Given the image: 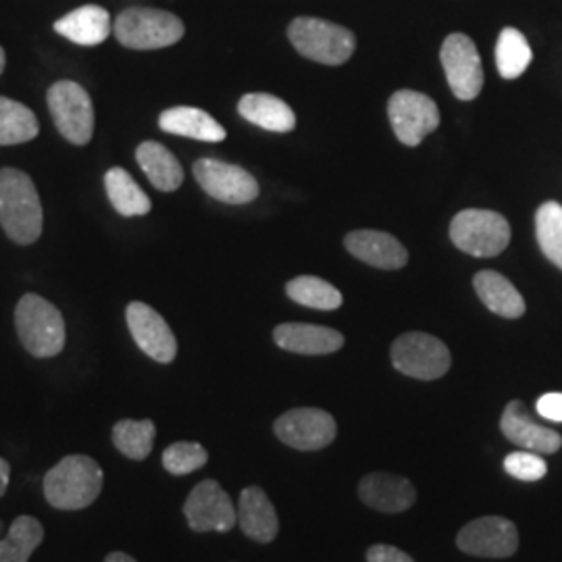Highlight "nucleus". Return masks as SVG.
Instances as JSON below:
<instances>
[{"mask_svg": "<svg viewBox=\"0 0 562 562\" xmlns=\"http://www.w3.org/2000/svg\"><path fill=\"white\" fill-rule=\"evenodd\" d=\"M0 223L15 244H34L41 238V196L32 178L20 169H0Z\"/></svg>", "mask_w": 562, "mask_h": 562, "instance_id": "obj_1", "label": "nucleus"}, {"mask_svg": "<svg viewBox=\"0 0 562 562\" xmlns=\"http://www.w3.org/2000/svg\"><path fill=\"white\" fill-rule=\"evenodd\" d=\"M102 483L99 462L86 454H71L44 475V498L57 510H81L97 503Z\"/></svg>", "mask_w": 562, "mask_h": 562, "instance_id": "obj_2", "label": "nucleus"}, {"mask_svg": "<svg viewBox=\"0 0 562 562\" xmlns=\"http://www.w3.org/2000/svg\"><path fill=\"white\" fill-rule=\"evenodd\" d=\"M15 327L23 348L36 359H50L65 348V322L59 308L38 294H25L15 308Z\"/></svg>", "mask_w": 562, "mask_h": 562, "instance_id": "obj_3", "label": "nucleus"}, {"mask_svg": "<svg viewBox=\"0 0 562 562\" xmlns=\"http://www.w3.org/2000/svg\"><path fill=\"white\" fill-rule=\"evenodd\" d=\"M288 36L302 57L323 65H341L352 57L357 48V38L350 30L317 18L292 21Z\"/></svg>", "mask_w": 562, "mask_h": 562, "instance_id": "obj_4", "label": "nucleus"}, {"mask_svg": "<svg viewBox=\"0 0 562 562\" xmlns=\"http://www.w3.org/2000/svg\"><path fill=\"white\" fill-rule=\"evenodd\" d=\"M450 240L471 257L492 259L506 250L510 225L496 211L467 209L450 223Z\"/></svg>", "mask_w": 562, "mask_h": 562, "instance_id": "obj_5", "label": "nucleus"}, {"mask_svg": "<svg viewBox=\"0 0 562 562\" xmlns=\"http://www.w3.org/2000/svg\"><path fill=\"white\" fill-rule=\"evenodd\" d=\"M186 34L180 18L161 9H127L115 20L117 41L132 50H157L173 46Z\"/></svg>", "mask_w": 562, "mask_h": 562, "instance_id": "obj_6", "label": "nucleus"}, {"mask_svg": "<svg viewBox=\"0 0 562 562\" xmlns=\"http://www.w3.org/2000/svg\"><path fill=\"white\" fill-rule=\"evenodd\" d=\"M392 362L402 375L431 382L448 373L452 357L440 338L423 331H408L392 344Z\"/></svg>", "mask_w": 562, "mask_h": 562, "instance_id": "obj_7", "label": "nucleus"}, {"mask_svg": "<svg viewBox=\"0 0 562 562\" xmlns=\"http://www.w3.org/2000/svg\"><path fill=\"white\" fill-rule=\"evenodd\" d=\"M46 101H48L55 125L65 140L78 146H86L92 140L94 106H92L90 94L81 88L80 83L69 80L53 83L46 94Z\"/></svg>", "mask_w": 562, "mask_h": 562, "instance_id": "obj_8", "label": "nucleus"}, {"mask_svg": "<svg viewBox=\"0 0 562 562\" xmlns=\"http://www.w3.org/2000/svg\"><path fill=\"white\" fill-rule=\"evenodd\" d=\"M387 117L396 138L406 146H419L440 125L438 104L415 90L394 92L387 102Z\"/></svg>", "mask_w": 562, "mask_h": 562, "instance_id": "obj_9", "label": "nucleus"}, {"mask_svg": "<svg viewBox=\"0 0 562 562\" xmlns=\"http://www.w3.org/2000/svg\"><path fill=\"white\" fill-rule=\"evenodd\" d=\"M442 67L452 94L459 101H473L483 88V67L475 42L464 34H450L442 44Z\"/></svg>", "mask_w": 562, "mask_h": 562, "instance_id": "obj_10", "label": "nucleus"}, {"mask_svg": "<svg viewBox=\"0 0 562 562\" xmlns=\"http://www.w3.org/2000/svg\"><path fill=\"white\" fill-rule=\"evenodd\" d=\"M280 442L302 452L323 450L336 440V419L322 408H292L273 425Z\"/></svg>", "mask_w": 562, "mask_h": 562, "instance_id": "obj_11", "label": "nucleus"}, {"mask_svg": "<svg viewBox=\"0 0 562 562\" xmlns=\"http://www.w3.org/2000/svg\"><path fill=\"white\" fill-rule=\"evenodd\" d=\"M183 515L190 529L196 533H225L234 529L238 521V513L232 498L215 480H204L190 492L188 501L183 504Z\"/></svg>", "mask_w": 562, "mask_h": 562, "instance_id": "obj_12", "label": "nucleus"}, {"mask_svg": "<svg viewBox=\"0 0 562 562\" xmlns=\"http://www.w3.org/2000/svg\"><path fill=\"white\" fill-rule=\"evenodd\" d=\"M194 178L211 199L225 204H248L259 196V181L232 162L199 159L194 162Z\"/></svg>", "mask_w": 562, "mask_h": 562, "instance_id": "obj_13", "label": "nucleus"}, {"mask_svg": "<svg viewBox=\"0 0 562 562\" xmlns=\"http://www.w3.org/2000/svg\"><path fill=\"white\" fill-rule=\"evenodd\" d=\"M457 543L471 557L508 559L519 550V529L504 517H482L462 527Z\"/></svg>", "mask_w": 562, "mask_h": 562, "instance_id": "obj_14", "label": "nucleus"}, {"mask_svg": "<svg viewBox=\"0 0 562 562\" xmlns=\"http://www.w3.org/2000/svg\"><path fill=\"white\" fill-rule=\"evenodd\" d=\"M125 319L132 331V338L136 340L138 348L146 357L162 364L176 359L178 340L171 327L153 306L144 302H132L125 311Z\"/></svg>", "mask_w": 562, "mask_h": 562, "instance_id": "obj_15", "label": "nucleus"}, {"mask_svg": "<svg viewBox=\"0 0 562 562\" xmlns=\"http://www.w3.org/2000/svg\"><path fill=\"white\" fill-rule=\"evenodd\" d=\"M501 429L508 442L521 446L522 450L538 454H557L561 450L562 436L559 431L536 422L521 401L506 404Z\"/></svg>", "mask_w": 562, "mask_h": 562, "instance_id": "obj_16", "label": "nucleus"}, {"mask_svg": "<svg viewBox=\"0 0 562 562\" xmlns=\"http://www.w3.org/2000/svg\"><path fill=\"white\" fill-rule=\"evenodd\" d=\"M359 496L369 508L380 513H402L415 504L417 490L401 475L369 473L359 483Z\"/></svg>", "mask_w": 562, "mask_h": 562, "instance_id": "obj_17", "label": "nucleus"}, {"mask_svg": "<svg viewBox=\"0 0 562 562\" xmlns=\"http://www.w3.org/2000/svg\"><path fill=\"white\" fill-rule=\"evenodd\" d=\"M273 340L288 352L308 357L331 355L344 346V336L340 331L311 323H281L273 331Z\"/></svg>", "mask_w": 562, "mask_h": 562, "instance_id": "obj_18", "label": "nucleus"}, {"mask_svg": "<svg viewBox=\"0 0 562 562\" xmlns=\"http://www.w3.org/2000/svg\"><path fill=\"white\" fill-rule=\"evenodd\" d=\"M344 244L352 257L378 269L394 271V269H402L408 262V252L402 246V241L385 232H375V229L352 232L346 236Z\"/></svg>", "mask_w": 562, "mask_h": 562, "instance_id": "obj_19", "label": "nucleus"}, {"mask_svg": "<svg viewBox=\"0 0 562 562\" xmlns=\"http://www.w3.org/2000/svg\"><path fill=\"white\" fill-rule=\"evenodd\" d=\"M238 522L246 538L252 542L269 543L278 538L280 519L276 506L259 485L244 487L238 503Z\"/></svg>", "mask_w": 562, "mask_h": 562, "instance_id": "obj_20", "label": "nucleus"}, {"mask_svg": "<svg viewBox=\"0 0 562 562\" xmlns=\"http://www.w3.org/2000/svg\"><path fill=\"white\" fill-rule=\"evenodd\" d=\"M111 15L99 4L80 7L55 23L57 34L81 46H99L111 36Z\"/></svg>", "mask_w": 562, "mask_h": 562, "instance_id": "obj_21", "label": "nucleus"}, {"mask_svg": "<svg viewBox=\"0 0 562 562\" xmlns=\"http://www.w3.org/2000/svg\"><path fill=\"white\" fill-rule=\"evenodd\" d=\"M162 132L183 136L192 140L223 142L227 132L220 125V121L213 120L209 113L196 106H173L167 109L159 117Z\"/></svg>", "mask_w": 562, "mask_h": 562, "instance_id": "obj_22", "label": "nucleus"}, {"mask_svg": "<svg viewBox=\"0 0 562 562\" xmlns=\"http://www.w3.org/2000/svg\"><path fill=\"white\" fill-rule=\"evenodd\" d=\"M473 285L483 304L504 319H519L525 315L521 292L496 271H480L473 278Z\"/></svg>", "mask_w": 562, "mask_h": 562, "instance_id": "obj_23", "label": "nucleus"}, {"mask_svg": "<svg viewBox=\"0 0 562 562\" xmlns=\"http://www.w3.org/2000/svg\"><path fill=\"white\" fill-rule=\"evenodd\" d=\"M136 161L144 176L161 192H176L183 181V169L176 155L159 142H142L136 150Z\"/></svg>", "mask_w": 562, "mask_h": 562, "instance_id": "obj_24", "label": "nucleus"}, {"mask_svg": "<svg viewBox=\"0 0 562 562\" xmlns=\"http://www.w3.org/2000/svg\"><path fill=\"white\" fill-rule=\"evenodd\" d=\"M238 113L252 125H259L262 130L285 134L296 127V115L285 102L271 97V94H246L238 102Z\"/></svg>", "mask_w": 562, "mask_h": 562, "instance_id": "obj_25", "label": "nucleus"}, {"mask_svg": "<svg viewBox=\"0 0 562 562\" xmlns=\"http://www.w3.org/2000/svg\"><path fill=\"white\" fill-rule=\"evenodd\" d=\"M104 188H106L109 201L123 217H140L150 213L153 202L125 169L121 167L109 169L104 176Z\"/></svg>", "mask_w": 562, "mask_h": 562, "instance_id": "obj_26", "label": "nucleus"}, {"mask_svg": "<svg viewBox=\"0 0 562 562\" xmlns=\"http://www.w3.org/2000/svg\"><path fill=\"white\" fill-rule=\"evenodd\" d=\"M44 540V527L36 517L21 515L0 540V562H27Z\"/></svg>", "mask_w": 562, "mask_h": 562, "instance_id": "obj_27", "label": "nucleus"}, {"mask_svg": "<svg viewBox=\"0 0 562 562\" xmlns=\"http://www.w3.org/2000/svg\"><path fill=\"white\" fill-rule=\"evenodd\" d=\"M38 132L41 125L32 109H27L21 102L0 97V146L34 140Z\"/></svg>", "mask_w": 562, "mask_h": 562, "instance_id": "obj_28", "label": "nucleus"}, {"mask_svg": "<svg viewBox=\"0 0 562 562\" xmlns=\"http://www.w3.org/2000/svg\"><path fill=\"white\" fill-rule=\"evenodd\" d=\"M531 46L519 30L506 27L501 32L496 44V67L504 80L521 78L525 69L531 65Z\"/></svg>", "mask_w": 562, "mask_h": 562, "instance_id": "obj_29", "label": "nucleus"}, {"mask_svg": "<svg viewBox=\"0 0 562 562\" xmlns=\"http://www.w3.org/2000/svg\"><path fill=\"white\" fill-rule=\"evenodd\" d=\"M157 438V427L150 419L144 422H134V419H123L115 423L113 427V443L120 450L123 457L132 461H144L153 452Z\"/></svg>", "mask_w": 562, "mask_h": 562, "instance_id": "obj_30", "label": "nucleus"}, {"mask_svg": "<svg viewBox=\"0 0 562 562\" xmlns=\"http://www.w3.org/2000/svg\"><path fill=\"white\" fill-rule=\"evenodd\" d=\"M288 296L294 302L317 311H336L341 306V294L338 288L313 276H301L296 280L288 281L285 285Z\"/></svg>", "mask_w": 562, "mask_h": 562, "instance_id": "obj_31", "label": "nucleus"}, {"mask_svg": "<svg viewBox=\"0 0 562 562\" xmlns=\"http://www.w3.org/2000/svg\"><path fill=\"white\" fill-rule=\"evenodd\" d=\"M536 238L543 257L562 271V204L543 202L536 213Z\"/></svg>", "mask_w": 562, "mask_h": 562, "instance_id": "obj_32", "label": "nucleus"}, {"mask_svg": "<svg viewBox=\"0 0 562 562\" xmlns=\"http://www.w3.org/2000/svg\"><path fill=\"white\" fill-rule=\"evenodd\" d=\"M209 461V452L196 442H176L165 448L162 467L171 475H190Z\"/></svg>", "mask_w": 562, "mask_h": 562, "instance_id": "obj_33", "label": "nucleus"}, {"mask_svg": "<svg viewBox=\"0 0 562 562\" xmlns=\"http://www.w3.org/2000/svg\"><path fill=\"white\" fill-rule=\"evenodd\" d=\"M504 471L521 482H540L548 473V464L538 452H510L504 459Z\"/></svg>", "mask_w": 562, "mask_h": 562, "instance_id": "obj_34", "label": "nucleus"}, {"mask_svg": "<svg viewBox=\"0 0 562 562\" xmlns=\"http://www.w3.org/2000/svg\"><path fill=\"white\" fill-rule=\"evenodd\" d=\"M536 411L538 415L548 419V422L562 423V394L561 392H550L543 394L536 402Z\"/></svg>", "mask_w": 562, "mask_h": 562, "instance_id": "obj_35", "label": "nucleus"}, {"mask_svg": "<svg viewBox=\"0 0 562 562\" xmlns=\"http://www.w3.org/2000/svg\"><path fill=\"white\" fill-rule=\"evenodd\" d=\"M367 562H415L401 548L387 546V543H375L367 552Z\"/></svg>", "mask_w": 562, "mask_h": 562, "instance_id": "obj_36", "label": "nucleus"}, {"mask_svg": "<svg viewBox=\"0 0 562 562\" xmlns=\"http://www.w3.org/2000/svg\"><path fill=\"white\" fill-rule=\"evenodd\" d=\"M9 480H11V464L0 459V498L4 496L7 487H9Z\"/></svg>", "mask_w": 562, "mask_h": 562, "instance_id": "obj_37", "label": "nucleus"}, {"mask_svg": "<svg viewBox=\"0 0 562 562\" xmlns=\"http://www.w3.org/2000/svg\"><path fill=\"white\" fill-rule=\"evenodd\" d=\"M104 562H138L136 559H132L130 554H125V552H111Z\"/></svg>", "mask_w": 562, "mask_h": 562, "instance_id": "obj_38", "label": "nucleus"}, {"mask_svg": "<svg viewBox=\"0 0 562 562\" xmlns=\"http://www.w3.org/2000/svg\"><path fill=\"white\" fill-rule=\"evenodd\" d=\"M2 69H4V50L0 48V74H2Z\"/></svg>", "mask_w": 562, "mask_h": 562, "instance_id": "obj_39", "label": "nucleus"}, {"mask_svg": "<svg viewBox=\"0 0 562 562\" xmlns=\"http://www.w3.org/2000/svg\"><path fill=\"white\" fill-rule=\"evenodd\" d=\"M0 533H2V521H0Z\"/></svg>", "mask_w": 562, "mask_h": 562, "instance_id": "obj_40", "label": "nucleus"}]
</instances>
